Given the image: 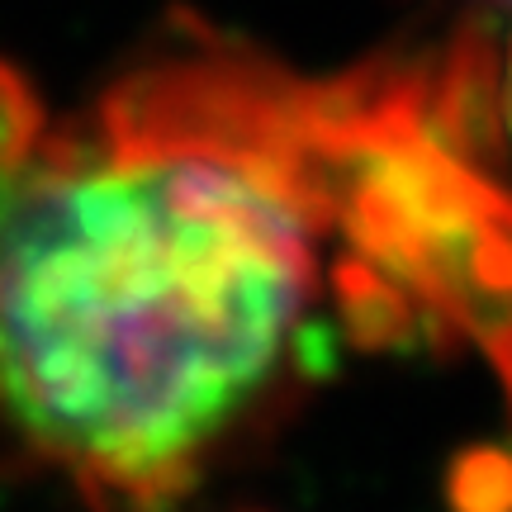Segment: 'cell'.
Segmentation results:
<instances>
[{
	"instance_id": "6da1fadb",
	"label": "cell",
	"mask_w": 512,
	"mask_h": 512,
	"mask_svg": "<svg viewBox=\"0 0 512 512\" xmlns=\"http://www.w3.org/2000/svg\"><path fill=\"white\" fill-rule=\"evenodd\" d=\"M380 133L384 62L309 81L195 19L76 114L0 62V441L166 512L285 399L332 290L413 323Z\"/></svg>"
},
{
	"instance_id": "7a4b0ae2",
	"label": "cell",
	"mask_w": 512,
	"mask_h": 512,
	"mask_svg": "<svg viewBox=\"0 0 512 512\" xmlns=\"http://www.w3.org/2000/svg\"><path fill=\"white\" fill-rule=\"evenodd\" d=\"M498 128H503V147L512 157V43L503 53V67H498Z\"/></svg>"
},
{
	"instance_id": "3957f363",
	"label": "cell",
	"mask_w": 512,
	"mask_h": 512,
	"mask_svg": "<svg viewBox=\"0 0 512 512\" xmlns=\"http://www.w3.org/2000/svg\"><path fill=\"white\" fill-rule=\"evenodd\" d=\"M484 5H498V10H512V0H484Z\"/></svg>"
}]
</instances>
